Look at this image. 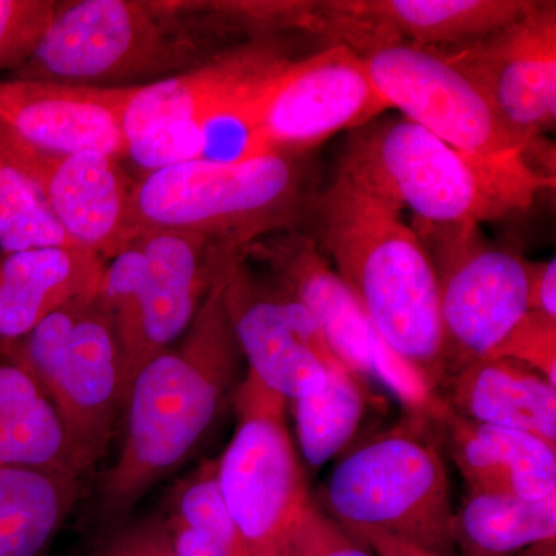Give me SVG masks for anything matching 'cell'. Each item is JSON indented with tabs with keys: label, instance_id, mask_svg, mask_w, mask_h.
<instances>
[{
	"label": "cell",
	"instance_id": "obj_1",
	"mask_svg": "<svg viewBox=\"0 0 556 556\" xmlns=\"http://www.w3.org/2000/svg\"><path fill=\"white\" fill-rule=\"evenodd\" d=\"M232 263L215 278L177 345L149 361L131 382L118 459L98 486V535L127 521L139 501L188 459L237 378L241 353L225 305Z\"/></svg>",
	"mask_w": 556,
	"mask_h": 556
},
{
	"label": "cell",
	"instance_id": "obj_2",
	"mask_svg": "<svg viewBox=\"0 0 556 556\" xmlns=\"http://www.w3.org/2000/svg\"><path fill=\"white\" fill-rule=\"evenodd\" d=\"M303 219L380 339L439 394L450 358L437 273L402 212L338 174L311 192Z\"/></svg>",
	"mask_w": 556,
	"mask_h": 556
},
{
	"label": "cell",
	"instance_id": "obj_3",
	"mask_svg": "<svg viewBox=\"0 0 556 556\" xmlns=\"http://www.w3.org/2000/svg\"><path fill=\"white\" fill-rule=\"evenodd\" d=\"M338 174L434 228L508 217L554 185L526 156L477 159L405 118L376 119L351 131Z\"/></svg>",
	"mask_w": 556,
	"mask_h": 556
},
{
	"label": "cell",
	"instance_id": "obj_4",
	"mask_svg": "<svg viewBox=\"0 0 556 556\" xmlns=\"http://www.w3.org/2000/svg\"><path fill=\"white\" fill-rule=\"evenodd\" d=\"M222 30L203 2H58L30 60L11 78L97 89L149 86L211 60L206 35Z\"/></svg>",
	"mask_w": 556,
	"mask_h": 556
},
{
	"label": "cell",
	"instance_id": "obj_5",
	"mask_svg": "<svg viewBox=\"0 0 556 556\" xmlns=\"http://www.w3.org/2000/svg\"><path fill=\"white\" fill-rule=\"evenodd\" d=\"M300 155L273 152L241 164L193 160L141 175L131 190L135 236L192 233L247 252L263 237L298 229L311 195Z\"/></svg>",
	"mask_w": 556,
	"mask_h": 556
},
{
	"label": "cell",
	"instance_id": "obj_6",
	"mask_svg": "<svg viewBox=\"0 0 556 556\" xmlns=\"http://www.w3.org/2000/svg\"><path fill=\"white\" fill-rule=\"evenodd\" d=\"M430 426L408 415L348 453L325 482L318 508L348 533H383L455 556L448 471Z\"/></svg>",
	"mask_w": 556,
	"mask_h": 556
},
{
	"label": "cell",
	"instance_id": "obj_7",
	"mask_svg": "<svg viewBox=\"0 0 556 556\" xmlns=\"http://www.w3.org/2000/svg\"><path fill=\"white\" fill-rule=\"evenodd\" d=\"M2 353L50 399L83 477L108 452L123 412L119 340L98 294L65 303L24 338L2 342Z\"/></svg>",
	"mask_w": 556,
	"mask_h": 556
},
{
	"label": "cell",
	"instance_id": "obj_8",
	"mask_svg": "<svg viewBox=\"0 0 556 556\" xmlns=\"http://www.w3.org/2000/svg\"><path fill=\"white\" fill-rule=\"evenodd\" d=\"M288 404L248 371L237 390L236 430L217 459L219 490L249 556H285L313 501Z\"/></svg>",
	"mask_w": 556,
	"mask_h": 556
},
{
	"label": "cell",
	"instance_id": "obj_9",
	"mask_svg": "<svg viewBox=\"0 0 556 556\" xmlns=\"http://www.w3.org/2000/svg\"><path fill=\"white\" fill-rule=\"evenodd\" d=\"M413 229L437 273L450 372L489 358L529 311V262L486 243L479 226Z\"/></svg>",
	"mask_w": 556,
	"mask_h": 556
},
{
	"label": "cell",
	"instance_id": "obj_10",
	"mask_svg": "<svg viewBox=\"0 0 556 556\" xmlns=\"http://www.w3.org/2000/svg\"><path fill=\"white\" fill-rule=\"evenodd\" d=\"M530 0L269 2V30H298L362 54L386 43L455 49L517 21Z\"/></svg>",
	"mask_w": 556,
	"mask_h": 556
},
{
	"label": "cell",
	"instance_id": "obj_11",
	"mask_svg": "<svg viewBox=\"0 0 556 556\" xmlns=\"http://www.w3.org/2000/svg\"><path fill=\"white\" fill-rule=\"evenodd\" d=\"M388 109L482 160L521 159V148L482 91L439 49L386 43L358 54Z\"/></svg>",
	"mask_w": 556,
	"mask_h": 556
},
{
	"label": "cell",
	"instance_id": "obj_12",
	"mask_svg": "<svg viewBox=\"0 0 556 556\" xmlns=\"http://www.w3.org/2000/svg\"><path fill=\"white\" fill-rule=\"evenodd\" d=\"M484 94L511 138L530 150L556 119V3L536 2L484 38L439 49Z\"/></svg>",
	"mask_w": 556,
	"mask_h": 556
},
{
	"label": "cell",
	"instance_id": "obj_13",
	"mask_svg": "<svg viewBox=\"0 0 556 556\" xmlns=\"http://www.w3.org/2000/svg\"><path fill=\"white\" fill-rule=\"evenodd\" d=\"M225 305L248 371L288 402L316 393L342 364L308 311L252 273L247 255L228 270Z\"/></svg>",
	"mask_w": 556,
	"mask_h": 556
},
{
	"label": "cell",
	"instance_id": "obj_14",
	"mask_svg": "<svg viewBox=\"0 0 556 556\" xmlns=\"http://www.w3.org/2000/svg\"><path fill=\"white\" fill-rule=\"evenodd\" d=\"M387 102L364 61L343 46L291 60L266 86L262 131L270 152L303 153L339 131L379 119Z\"/></svg>",
	"mask_w": 556,
	"mask_h": 556
},
{
	"label": "cell",
	"instance_id": "obj_15",
	"mask_svg": "<svg viewBox=\"0 0 556 556\" xmlns=\"http://www.w3.org/2000/svg\"><path fill=\"white\" fill-rule=\"evenodd\" d=\"M0 155L35 186L76 247L108 260L137 239L131 226L134 182L119 160L97 152H49L2 127Z\"/></svg>",
	"mask_w": 556,
	"mask_h": 556
},
{
	"label": "cell",
	"instance_id": "obj_16",
	"mask_svg": "<svg viewBox=\"0 0 556 556\" xmlns=\"http://www.w3.org/2000/svg\"><path fill=\"white\" fill-rule=\"evenodd\" d=\"M248 255L263 263L269 280L308 311L346 367L365 379L375 378L388 346L356 295L305 230H281L263 237L247 249Z\"/></svg>",
	"mask_w": 556,
	"mask_h": 556
},
{
	"label": "cell",
	"instance_id": "obj_17",
	"mask_svg": "<svg viewBox=\"0 0 556 556\" xmlns=\"http://www.w3.org/2000/svg\"><path fill=\"white\" fill-rule=\"evenodd\" d=\"M126 89H97L33 79H0V127L58 153L97 152L123 159Z\"/></svg>",
	"mask_w": 556,
	"mask_h": 556
},
{
	"label": "cell",
	"instance_id": "obj_18",
	"mask_svg": "<svg viewBox=\"0 0 556 556\" xmlns=\"http://www.w3.org/2000/svg\"><path fill=\"white\" fill-rule=\"evenodd\" d=\"M289 61L281 42L262 36L172 78L127 87L121 108L124 139L127 142L161 126L185 127L201 135L203 121L212 110Z\"/></svg>",
	"mask_w": 556,
	"mask_h": 556
},
{
	"label": "cell",
	"instance_id": "obj_19",
	"mask_svg": "<svg viewBox=\"0 0 556 556\" xmlns=\"http://www.w3.org/2000/svg\"><path fill=\"white\" fill-rule=\"evenodd\" d=\"M137 241L146 260L138 375L149 361L182 338L215 278L247 254L169 230L139 233Z\"/></svg>",
	"mask_w": 556,
	"mask_h": 556
},
{
	"label": "cell",
	"instance_id": "obj_20",
	"mask_svg": "<svg viewBox=\"0 0 556 556\" xmlns=\"http://www.w3.org/2000/svg\"><path fill=\"white\" fill-rule=\"evenodd\" d=\"M437 424L468 492L530 501L555 495L556 445L525 431L471 422L447 405Z\"/></svg>",
	"mask_w": 556,
	"mask_h": 556
},
{
	"label": "cell",
	"instance_id": "obj_21",
	"mask_svg": "<svg viewBox=\"0 0 556 556\" xmlns=\"http://www.w3.org/2000/svg\"><path fill=\"white\" fill-rule=\"evenodd\" d=\"M105 260L79 247H46L0 257V340L27 336L72 300L98 294Z\"/></svg>",
	"mask_w": 556,
	"mask_h": 556
},
{
	"label": "cell",
	"instance_id": "obj_22",
	"mask_svg": "<svg viewBox=\"0 0 556 556\" xmlns=\"http://www.w3.org/2000/svg\"><path fill=\"white\" fill-rule=\"evenodd\" d=\"M439 396L471 422L525 431L556 445V387L510 358H482L456 368Z\"/></svg>",
	"mask_w": 556,
	"mask_h": 556
},
{
	"label": "cell",
	"instance_id": "obj_23",
	"mask_svg": "<svg viewBox=\"0 0 556 556\" xmlns=\"http://www.w3.org/2000/svg\"><path fill=\"white\" fill-rule=\"evenodd\" d=\"M79 496L68 471L0 467V556H46Z\"/></svg>",
	"mask_w": 556,
	"mask_h": 556
},
{
	"label": "cell",
	"instance_id": "obj_24",
	"mask_svg": "<svg viewBox=\"0 0 556 556\" xmlns=\"http://www.w3.org/2000/svg\"><path fill=\"white\" fill-rule=\"evenodd\" d=\"M0 467L61 470L80 477L56 409L16 365L0 364Z\"/></svg>",
	"mask_w": 556,
	"mask_h": 556
},
{
	"label": "cell",
	"instance_id": "obj_25",
	"mask_svg": "<svg viewBox=\"0 0 556 556\" xmlns=\"http://www.w3.org/2000/svg\"><path fill=\"white\" fill-rule=\"evenodd\" d=\"M452 540L460 556H515L556 540V493L530 501L468 492L453 515Z\"/></svg>",
	"mask_w": 556,
	"mask_h": 556
},
{
	"label": "cell",
	"instance_id": "obj_26",
	"mask_svg": "<svg viewBox=\"0 0 556 556\" xmlns=\"http://www.w3.org/2000/svg\"><path fill=\"white\" fill-rule=\"evenodd\" d=\"M368 397L367 379L342 362L328 372L320 390L291 401L300 455L311 468L324 467L350 445Z\"/></svg>",
	"mask_w": 556,
	"mask_h": 556
},
{
	"label": "cell",
	"instance_id": "obj_27",
	"mask_svg": "<svg viewBox=\"0 0 556 556\" xmlns=\"http://www.w3.org/2000/svg\"><path fill=\"white\" fill-rule=\"evenodd\" d=\"M98 299L118 336L123 358V409L135 376L146 306V260L137 239L110 258L102 273Z\"/></svg>",
	"mask_w": 556,
	"mask_h": 556
},
{
	"label": "cell",
	"instance_id": "obj_28",
	"mask_svg": "<svg viewBox=\"0 0 556 556\" xmlns=\"http://www.w3.org/2000/svg\"><path fill=\"white\" fill-rule=\"evenodd\" d=\"M276 73L237 91L208 113L201 126L199 160L241 164L273 153L263 138L262 104L266 86Z\"/></svg>",
	"mask_w": 556,
	"mask_h": 556
},
{
	"label": "cell",
	"instance_id": "obj_29",
	"mask_svg": "<svg viewBox=\"0 0 556 556\" xmlns=\"http://www.w3.org/2000/svg\"><path fill=\"white\" fill-rule=\"evenodd\" d=\"M76 247L22 172L0 155V252Z\"/></svg>",
	"mask_w": 556,
	"mask_h": 556
},
{
	"label": "cell",
	"instance_id": "obj_30",
	"mask_svg": "<svg viewBox=\"0 0 556 556\" xmlns=\"http://www.w3.org/2000/svg\"><path fill=\"white\" fill-rule=\"evenodd\" d=\"M163 517L212 538L236 556H249L219 490L217 459L204 460L172 489Z\"/></svg>",
	"mask_w": 556,
	"mask_h": 556
},
{
	"label": "cell",
	"instance_id": "obj_31",
	"mask_svg": "<svg viewBox=\"0 0 556 556\" xmlns=\"http://www.w3.org/2000/svg\"><path fill=\"white\" fill-rule=\"evenodd\" d=\"M58 2L0 0V72L21 68L46 35Z\"/></svg>",
	"mask_w": 556,
	"mask_h": 556
},
{
	"label": "cell",
	"instance_id": "obj_32",
	"mask_svg": "<svg viewBox=\"0 0 556 556\" xmlns=\"http://www.w3.org/2000/svg\"><path fill=\"white\" fill-rule=\"evenodd\" d=\"M489 358H510L556 387V317L527 311Z\"/></svg>",
	"mask_w": 556,
	"mask_h": 556
},
{
	"label": "cell",
	"instance_id": "obj_33",
	"mask_svg": "<svg viewBox=\"0 0 556 556\" xmlns=\"http://www.w3.org/2000/svg\"><path fill=\"white\" fill-rule=\"evenodd\" d=\"M285 556H378L351 536L318 508L316 501L303 511Z\"/></svg>",
	"mask_w": 556,
	"mask_h": 556
},
{
	"label": "cell",
	"instance_id": "obj_34",
	"mask_svg": "<svg viewBox=\"0 0 556 556\" xmlns=\"http://www.w3.org/2000/svg\"><path fill=\"white\" fill-rule=\"evenodd\" d=\"M90 556H177L163 514L127 519L100 535Z\"/></svg>",
	"mask_w": 556,
	"mask_h": 556
},
{
	"label": "cell",
	"instance_id": "obj_35",
	"mask_svg": "<svg viewBox=\"0 0 556 556\" xmlns=\"http://www.w3.org/2000/svg\"><path fill=\"white\" fill-rule=\"evenodd\" d=\"M529 273V311L556 317V260L527 263Z\"/></svg>",
	"mask_w": 556,
	"mask_h": 556
},
{
	"label": "cell",
	"instance_id": "obj_36",
	"mask_svg": "<svg viewBox=\"0 0 556 556\" xmlns=\"http://www.w3.org/2000/svg\"><path fill=\"white\" fill-rule=\"evenodd\" d=\"M350 535L371 548L378 556H441L413 546V544L404 543V541L396 540V538L383 535V533L362 530V532L350 533Z\"/></svg>",
	"mask_w": 556,
	"mask_h": 556
},
{
	"label": "cell",
	"instance_id": "obj_37",
	"mask_svg": "<svg viewBox=\"0 0 556 556\" xmlns=\"http://www.w3.org/2000/svg\"><path fill=\"white\" fill-rule=\"evenodd\" d=\"M515 556H556V540L543 541L525 548Z\"/></svg>",
	"mask_w": 556,
	"mask_h": 556
}]
</instances>
